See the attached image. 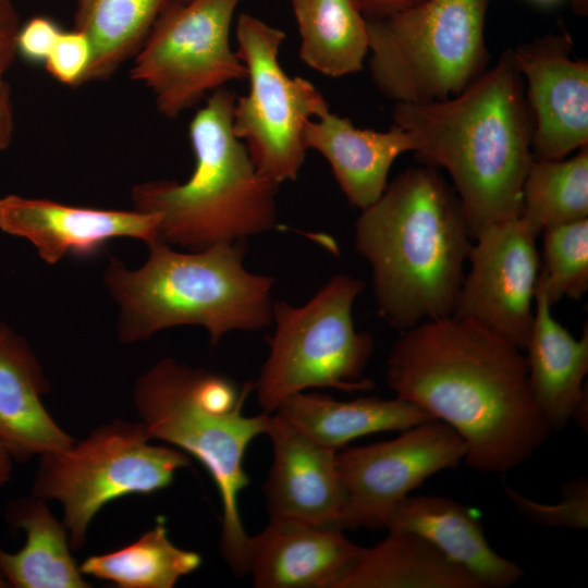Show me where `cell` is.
<instances>
[{
	"instance_id": "7a4b0ae2",
	"label": "cell",
	"mask_w": 588,
	"mask_h": 588,
	"mask_svg": "<svg viewBox=\"0 0 588 588\" xmlns=\"http://www.w3.org/2000/svg\"><path fill=\"white\" fill-rule=\"evenodd\" d=\"M393 122L418 138L417 158L450 174L471 238L516 218L531 152L532 118L512 49L458 95L401 103Z\"/></svg>"
},
{
	"instance_id": "f546056e",
	"label": "cell",
	"mask_w": 588,
	"mask_h": 588,
	"mask_svg": "<svg viewBox=\"0 0 588 588\" xmlns=\"http://www.w3.org/2000/svg\"><path fill=\"white\" fill-rule=\"evenodd\" d=\"M504 491L516 511L532 524L546 527L585 529L588 527V481L575 479L563 489L558 504H543L531 500L504 485Z\"/></svg>"
},
{
	"instance_id": "9a60e30c",
	"label": "cell",
	"mask_w": 588,
	"mask_h": 588,
	"mask_svg": "<svg viewBox=\"0 0 588 588\" xmlns=\"http://www.w3.org/2000/svg\"><path fill=\"white\" fill-rule=\"evenodd\" d=\"M160 217L133 210L72 206L15 194L0 198V230L28 241L48 265L88 257L119 237L146 244L159 238Z\"/></svg>"
},
{
	"instance_id": "e575fe53",
	"label": "cell",
	"mask_w": 588,
	"mask_h": 588,
	"mask_svg": "<svg viewBox=\"0 0 588 588\" xmlns=\"http://www.w3.org/2000/svg\"><path fill=\"white\" fill-rule=\"evenodd\" d=\"M366 17H384L422 0H357Z\"/></svg>"
},
{
	"instance_id": "ac0fdd59",
	"label": "cell",
	"mask_w": 588,
	"mask_h": 588,
	"mask_svg": "<svg viewBox=\"0 0 588 588\" xmlns=\"http://www.w3.org/2000/svg\"><path fill=\"white\" fill-rule=\"evenodd\" d=\"M50 391L27 341L0 321V440L13 460L63 452L76 442L42 404Z\"/></svg>"
},
{
	"instance_id": "5b68a950",
	"label": "cell",
	"mask_w": 588,
	"mask_h": 588,
	"mask_svg": "<svg viewBox=\"0 0 588 588\" xmlns=\"http://www.w3.org/2000/svg\"><path fill=\"white\" fill-rule=\"evenodd\" d=\"M254 382L192 368L171 357L136 381L133 400L149 437L179 448L210 474L221 500L220 552L231 571L247 574V542L240 497L250 482L244 467L248 445L265 434L269 415L243 408Z\"/></svg>"
},
{
	"instance_id": "5bb4252c",
	"label": "cell",
	"mask_w": 588,
	"mask_h": 588,
	"mask_svg": "<svg viewBox=\"0 0 588 588\" xmlns=\"http://www.w3.org/2000/svg\"><path fill=\"white\" fill-rule=\"evenodd\" d=\"M567 33L512 49L527 84L536 159L560 160L588 144V62L571 58Z\"/></svg>"
},
{
	"instance_id": "30bf717a",
	"label": "cell",
	"mask_w": 588,
	"mask_h": 588,
	"mask_svg": "<svg viewBox=\"0 0 588 588\" xmlns=\"http://www.w3.org/2000/svg\"><path fill=\"white\" fill-rule=\"evenodd\" d=\"M285 36L254 15L237 17L235 52L247 69L249 90L235 100L232 131L256 170L278 185L297 179L307 150L305 126L330 111L309 81L283 71L279 51Z\"/></svg>"
},
{
	"instance_id": "83f0119b",
	"label": "cell",
	"mask_w": 588,
	"mask_h": 588,
	"mask_svg": "<svg viewBox=\"0 0 588 588\" xmlns=\"http://www.w3.org/2000/svg\"><path fill=\"white\" fill-rule=\"evenodd\" d=\"M520 217L538 236L546 229L588 219L587 146L568 159L531 160Z\"/></svg>"
},
{
	"instance_id": "4316f807",
	"label": "cell",
	"mask_w": 588,
	"mask_h": 588,
	"mask_svg": "<svg viewBox=\"0 0 588 588\" xmlns=\"http://www.w3.org/2000/svg\"><path fill=\"white\" fill-rule=\"evenodd\" d=\"M201 555L175 546L160 520L133 543L115 551L90 555L79 566L83 575L120 588H172L201 565Z\"/></svg>"
},
{
	"instance_id": "8992f818",
	"label": "cell",
	"mask_w": 588,
	"mask_h": 588,
	"mask_svg": "<svg viewBox=\"0 0 588 588\" xmlns=\"http://www.w3.org/2000/svg\"><path fill=\"white\" fill-rule=\"evenodd\" d=\"M235 94L211 93L188 125L191 176L147 181L131 192L134 209L160 217L159 240L199 250L277 226L278 184L261 175L232 131Z\"/></svg>"
},
{
	"instance_id": "e0dca14e",
	"label": "cell",
	"mask_w": 588,
	"mask_h": 588,
	"mask_svg": "<svg viewBox=\"0 0 588 588\" xmlns=\"http://www.w3.org/2000/svg\"><path fill=\"white\" fill-rule=\"evenodd\" d=\"M362 547L336 526L269 519L247 542L257 588H336Z\"/></svg>"
},
{
	"instance_id": "ffe728a7",
	"label": "cell",
	"mask_w": 588,
	"mask_h": 588,
	"mask_svg": "<svg viewBox=\"0 0 588 588\" xmlns=\"http://www.w3.org/2000/svg\"><path fill=\"white\" fill-rule=\"evenodd\" d=\"M385 528L422 537L471 574L482 588H506L524 576L517 563L490 547L470 510L450 498L407 495L394 506Z\"/></svg>"
},
{
	"instance_id": "52a82bcc",
	"label": "cell",
	"mask_w": 588,
	"mask_h": 588,
	"mask_svg": "<svg viewBox=\"0 0 588 588\" xmlns=\"http://www.w3.org/2000/svg\"><path fill=\"white\" fill-rule=\"evenodd\" d=\"M490 0H422L384 17H366L373 84L396 103L454 97L485 71Z\"/></svg>"
},
{
	"instance_id": "2e32d148",
	"label": "cell",
	"mask_w": 588,
	"mask_h": 588,
	"mask_svg": "<svg viewBox=\"0 0 588 588\" xmlns=\"http://www.w3.org/2000/svg\"><path fill=\"white\" fill-rule=\"evenodd\" d=\"M265 434L272 464L262 486L269 519L294 520L343 529L347 497L338 451L313 440L277 413Z\"/></svg>"
},
{
	"instance_id": "1f68e13d",
	"label": "cell",
	"mask_w": 588,
	"mask_h": 588,
	"mask_svg": "<svg viewBox=\"0 0 588 588\" xmlns=\"http://www.w3.org/2000/svg\"><path fill=\"white\" fill-rule=\"evenodd\" d=\"M62 29L49 17L34 16L20 25L16 53L33 64H44Z\"/></svg>"
},
{
	"instance_id": "cb8c5ba5",
	"label": "cell",
	"mask_w": 588,
	"mask_h": 588,
	"mask_svg": "<svg viewBox=\"0 0 588 588\" xmlns=\"http://www.w3.org/2000/svg\"><path fill=\"white\" fill-rule=\"evenodd\" d=\"M7 519L12 528L26 532L20 551L9 553L0 548V572L9 587H90L70 552L64 524L52 515L45 500L30 495L13 501Z\"/></svg>"
},
{
	"instance_id": "277c9868",
	"label": "cell",
	"mask_w": 588,
	"mask_h": 588,
	"mask_svg": "<svg viewBox=\"0 0 588 588\" xmlns=\"http://www.w3.org/2000/svg\"><path fill=\"white\" fill-rule=\"evenodd\" d=\"M148 256L130 269L111 257L103 284L119 307L118 338L144 341L176 326H200L216 346L230 331H257L272 323L274 278L244 266L245 240L189 253L157 238Z\"/></svg>"
},
{
	"instance_id": "f1b7e54d",
	"label": "cell",
	"mask_w": 588,
	"mask_h": 588,
	"mask_svg": "<svg viewBox=\"0 0 588 588\" xmlns=\"http://www.w3.org/2000/svg\"><path fill=\"white\" fill-rule=\"evenodd\" d=\"M540 258L541 281L551 306L588 291V219L546 229Z\"/></svg>"
},
{
	"instance_id": "ba28073f",
	"label": "cell",
	"mask_w": 588,
	"mask_h": 588,
	"mask_svg": "<svg viewBox=\"0 0 588 588\" xmlns=\"http://www.w3.org/2000/svg\"><path fill=\"white\" fill-rule=\"evenodd\" d=\"M365 283L333 275L307 303L273 304L275 328L254 392L262 413L273 414L289 396L310 389L364 391L363 378L375 350L373 338L355 329L352 308Z\"/></svg>"
},
{
	"instance_id": "74e56055",
	"label": "cell",
	"mask_w": 588,
	"mask_h": 588,
	"mask_svg": "<svg viewBox=\"0 0 588 588\" xmlns=\"http://www.w3.org/2000/svg\"><path fill=\"white\" fill-rule=\"evenodd\" d=\"M2 587H9V585L0 572V588Z\"/></svg>"
},
{
	"instance_id": "44dd1931",
	"label": "cell",
	"mask_w": 588,
	"mask_h": 588,
	"mask_svg": "<svg viewBox=\"0 0 588 588\" xmlns=\"http://www.w3.org/2000/svg\"><path fill=\"white\" fill-rule=\"evenodd\" d=\"M538 279L535 317L525 351L535 402L551 431L562 430L587 400L584 379L588 372L587 322L574 338L552 315Z\"/></svg>"
},
{
	"instance_id": "8fae6325",
	"label": "cell",
	"mask_w": 588,
	"mask_h": 588,
	"mask_svg": "<svg viewBox=\"0 0 588 588\" xmlns=\"http://www.w3.org/2000/svg\"><path fill=\"white\" fill-rule=\"evenodd\" d=\"M241 0L173 1L159 16L131 70L155 96L158 111L177 118L208 91L247 78V69L230 46Z\"/></svg>"
},
{
	"instance_id": "f35d334b",
	"label": "cell",
	"mask_w": 588,
	"mask_h": 588,
	"mask_svg": "<svg viewBox=\"0 0 588 588\" xmlns=\"http://www.w3.org/2000/svg\"><path fill=\"white\" fill-rule=\"evenodd\" d=\"M537 1L540 2V3L551 4V3H554V2H556L559 0H537Z\"/></svg>"
},
{
	"instance_id": "d6a6232c",
	"label": "cell",
	"mask_w": 588,
	"mask_h": 588,
	"mask_svg": "<svg viewBox=\"0 0 588 588\" xmlns=\"http://www.w3.org/2000/svg\"><path fill=\"white\" fill-rule=\"evenodd\" d=\"M20 28L17 11L11 0H0V73L11 66L16 56V35Z\"/></svg>"
},
{
	"instance_id": "8d00e7d4",
	"label": "cell",
	"mask_w": 588,
	"mask_h": 588,
	"mask_svg": "<svg viewBox=\"0 0 588 588\" xmlns=\"http://www.w3.org/2000/svg\"><path fill=\"white\" fill-rule=\"evenodd\" d=\"M571 4L574 13L578 15H587L588 0H571Z\"/></svg>"
},
{
	"instance_id": "d590c367",
	"label": "cell",
	"mask_w": 588,
	"mask_h": 588,
	"mask_svg": "<svg viewBox=\"0 0 588 588\" xmlns=\"http://www.w3.org/2000/svg\"><path fill=\"white\" fill-rule=\"evenodd\" d=\"M13 462L12 455L0 440V488L11 478Z\"/></svg>"
},
{
	"instance_id": "836d02e7",
	"label": "cell",
	"mask_w": 588,
	"mask_h": 588,
	"mask_svg": "<svg viewBox=\"0 0 588 588\" xmlns=\"http://www.w3.org/2000/svg\"><path fill=\"white\" fill-rule=\"evenodd\" d=\"M14 119L10 87L0 73V151L7 149L13 137Z\"/></svg>"
},
{
	"instance_id": "d6986e66",
	"label": "cell",
	"mask_w": 588,
	"mask_h": 588,
	"mask_svg": "<svg viewBox=\"0 0 588 588\" xmlns=\"http://www.w3.org/2000/svg\"><path fill=\"white\" fill-rule=\"evenodd\" d=\"M303 137L306 149L326 158L350 205L360 210L383 194L394 160L418 148L415 134L394 123L387 132L362 130L330 111L310 120Z\"/></svg>"
},
{
	"instance_id": "6da1fadb",
	"label": "cell",
	"mask_w": 588,
	"mask_h": 588,
	"mask_svg": "<svg viewBox=\"0 0 588 588\" xmlns=\"http://www.w3.org/2000/svg\"><path fill=\"white\" fill-rule=\"evenodd\" d=\"M516 345L453 315L424 321L394 343L387 382L462 438L474 470L504 474L526 462L552 432L531 393Z\"/></svg>"
},
{
	"instance_id": "4dcf8cb0",
	"label": "cell",
	"mask_w": 588,
	"mask_h": 588,
	"mask_svg": "<svg viewBox=\"0 0 588 588\" xmlns=\"http://www.w3.org/2000/svg\"><path fill=\"white\" fill-rule=\"evenodd\" d=\"M91 59L88 37L75 28L62 29L44 65L59 83L75 86L85 83Z\"/></svg>"
},
{
	"instance_id": "ab89813d",
	"label": "cell",
	"mask_w": 588,
	"mask_h": 588,
	"mask_svg": "<svg viewBox=\"0 0 588 588\" xmlns=\"http://www.w3.org/2000/svg\"><path fill=\"white\" fill-rule=\"evenodd\" d=\"M175 2H181V3H184V2H188L189 0H174Z\"/></svg>"
},
{
	"instance_id": "603a6c76",
	"label": "cell",
	"mask_w": 588,
	"mask_h": 588,
	"mask_svg": "<svg viewBox=\"0 0 588 588\" xmlns=\"http://www.w3.org/2000/svg\"><path fill=\"white\" fill-rule=\"evenodd\" d=\"M336 588H482L468 572L422 537L389 530L371 548H362Z\"/></svg>"
},
{
	"instance_id": "484cf974",
	"label": "cell",
	"mask_w": 588,
	"mask_h": 588,
	"mask_svg": "<svg viewBox=\"0 0 588 588\" xmlns=\"http://www.w3.org/2000/svg\"><path fill=\"white\" fill-rule=\"evenodd\" d=\"M174 0H77L73 28L93 48L85 83L109 78L135 57L155 23Z\"/></svg>"
},
{
	"instance_id": "d4e9b609",
	"label": "cell",
	"mask_w": 588,
	"mask_h": 588,
	"mask_svg": "<svg viewBox=\"0 0 588 588\" xmlns=\"http://www.w3.org/2000/svg\"><path fill=\"white\" fill-rule=\"evenodd\" d=\"M301 36L299 58L340 77L363 69L369 51L367 20L357 0H291Z\"/></svg>"
},
{
	"instance_id": "4fadbf2b",
	"label": "cell",
	"mask_w": 588,
	"mask_h": 588,
	"mask_svg": "<svg viewBox=\"0 0 588 588\" xmlns=\"http://www.w3.org/2000/svg\"><path fill=\"white\" fill-rule=\"evenodd\" d=\"M538 235L519 216L473 238L453 316L470 320L525 351L540 273Z\"/></svg>"
},
{
	"instance_id": "3957f363",
	"label": "cell",
	"mask_w": 588,
	"mask_h": 588,
	"mask_svg": "<svg viewBox=\"0 0 588 588\" xmlns=\"http://www.w3.org/2000/svg\"><path fill=\"white\" fill-rule=\"evenodd\" d=\"M380 316L401 332L453 314L473 242L455 191L424 164L399 173L355 223Z\"/></svg>"
},
{
	"instance_id": "7c38bea8",
	"label": "cell",
	"mask_w": 588,
	"mask_h": 588,
	"mask_svg": "<svg viewBox=\"0 0 588 588\" xmlns=\"http://www.w3.org/2000/svg\"><path fill=\"white\" fill-rule=\"evenodd\" d=\"M466 446L449 425L431 419L388 441L336 454L347 497L343 529L385 528L394 506L428 477L455 467Z\"/></svg>"
},
{
	"instance_id": "7402d4cb",
	"label": "cell",
	"mask_w": 588,
	"mask_h": 588,
	"mask_svg": "<svg viewBox=\"0 0 588 588\" xmlns=\"http://www.w3.org/2000/svg\"><path fill=\"white\" fill-rule=\"evenodd\" d=\"M274 413L313 440L336 451L357 438L381 431H404L433 419L416 404L399 396L340 401L308 391L289 396Z\"/></svg>"
},
{
	"instance_id": "9c48e42d",
	"label": "cell",
	"mask_w": 588,
	"mask_h": 588,
	"mask_svg": "<svg viewBox=\"0 0 588 588\" xmlns=\"http://www.w3.org/2000/svg\"><path fill=\"white\" fill-rule=\"evenodd\" d=\"M150 440L142 421L114 419L71 449L40 456L30 495L62 504L73 550L84 547L89 524L106 504L164 489L191 465L184 451Z\"/></svg>"
}]
</instances>
